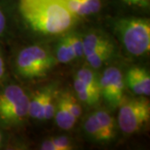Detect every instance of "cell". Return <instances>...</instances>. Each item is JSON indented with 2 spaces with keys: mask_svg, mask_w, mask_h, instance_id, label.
<instances>
[{
  "mask_svg": "<svg viewBox=\"0 0 150 150\" xmlns=\"http://www.w3.org/2000/svg\"><path fill=\"white\" fill-rule=\"evenodd\" d=\"M129 87L139 95L148 96L150 93V76L144 69L135 67L129 70L127 74Z\"/></svg>",
  "mask_w": 150,
  "mask_h": 150,
  "instance_id": "obj_6",
  "label": "cell"
},
{
  "mask_svg": "<svg viewBox=\"0 0 150 150\" xmlns=\"http://www.w3.org/2000/svg\"><path fill=\"white\" fill-rule=\"evenodd\" d=\"M71 47L74 50L75 59L83 56V38L77 34H69L67 36Z\"/></svg>",
  "mask_w": 150,
  "mask_h": 150,
  "instance_id": "obj_21",
  "label": "cell"
},
{
  "mask_svg": "<svg viewBox=\"0 0 150 150\" xmlns=\"http://www.w3.org/2000/svg\"><path fill=\"white\" fill-rule=\"evenodd\" d=\"M93 114L95 115L98 121L99 122L103 130L107 134L109 139H112L114 136V129H115L113 118L106 111L103 110H98Z\"/></svg>",
  "mask_w": 150,
  "mask_h": 150,
  "instance_id": "obj_18",
  "label": "cell"
},
{
  "mask_svg": "<svg viewBox=\"0 0 150 150\" xmlns=\"http://www.w3.org/2000/svg\"><path fill=\"white\" fill-rule=\"evenodd\" d=\"M112 50H113V46L112 43H110L107 46L99 48L96 51L93 52L89 55L86 56V59L91 67L94 69H98L101 67L103 64L111 56Z\"/></svg>",
  "mask_w": 150,
  "mask_h": 150,
  "instance_id": "obj_13",
  "label": "cell"
},
{
  "mask_svg": "<svg viewBox=\"0 0 150 150\" xmlns=\"http://www.w3.org/2000/svg\"><path fill=\"white\" fill-rule=\"evenodd\" d=\"M54 62L53 57L45 49L37 45L23 49L16 60L18 73L28 78L44 75L51 69Z\"/></svg>",
  "mask_w": 150,
  "mask_h": 150,
  "instance_id": "obj_3",
  "label": "cell"
},
{
  "mask_svg": "<svg viewBox=\"0 0 150 150\" xmlns=\"http://www.w3.org/2000/svg\"><path fill=\"white\" fill-rule=\"evenodd\" d=\"M149 118V103L142 99H131L121 105L118 123L123 132L134 134L144 127Z\"/></svg>",
  "mask_w": 150,
  "mask_h": 150,
  "instance_id": "obj_4",
  "label": "cell"
},
{
  "mask_svg": "<svg viewBox=\"0 0 150 150\" xmlns=\"http://www.w3.org/2000/svg\"><path fill=\"white\" fill-rule=\"evenodd\" d=\"M56 107L54 103V93L45 90V96L43 104V119H50L55 113Z\"/></svg>",
  "mask_w": 150,
  "mask_h": 150,
  "instance_id": "obj_20",
  "label": "cell"
},
{
  "mask_svg": "<svg viewBox=\"0 0 150 150\" xmlns=\"http://www.w3.org/2000/svg\"><path fill=\"white\" fill-rule=\"evenodd\" d=\"M101 94L112 105L122 103L123 97V78L121 71L111 67L104 70L99 81Z\"/></svg>",
  "mask_w": 150,
  "mask_h": 150,
  "instance_id": "obj_5",
  "label": "cell"
},
{
  "mask_svg": "<svg viewBox=\"0 0 150 150\" xmlns=\"http://www.w3.org/2000/svg\"><path fill=\"white\" fill-rule=\"evenodd\" d=\"M43 150H69L73 149L69 139L66 137H58L44 141L41 145Z\"/></svg>",
  "mask_w": 150,
  "mask_h": 150,
  "instance_id": "obj_19",
  "label": "cell"
},
{
  "mask_svg": "<svg viewBox=\"0 0 150 150\" xmlns=\"http://www.w3.org/2000/svg\"><path fill=\"white\" fill-rule=\"evenodd\" d=\"M5 24H6V19L4 15L2 10L0 9V35L3 33L4 28H5Z\"/></svg>",
  "mask_w": 150,
  "mask_h": 150,
  "instance_id": "obj_23",
  "label": "cell"
},
{
  "mask_svg": "<svg viewBox=\"0 0 150 150\" xmlns=\"http://www.w3.org/2000/svg\"><path fill=\"white\" fill-rule=\"evenodd\" d=\"M57 59L60 63H69L75 59L74 50L70 45L67 36L64 37L59 43L57 48Z\"/></svg>",
  "mask_w": 150,
  "mask_h": 150,
  "instance_id": "obj_17",
  "label": "cell"
},
{
  "mask_svg": "<svg viewBox=\"0 0 150 150\" xmlns=\"http://www.w3.org/2000/svg\"><path fill=\"white\" fill-rule=\"evenodd\" d=\"M45 91L38 92L32 99H29L28 115L33 118L43 120V104Z\"/></svg>",
  "mask_w": 150,
  "mask_h": 150,
  "instance_id": "obj_16",
  "label": "cell"
},
{
  "mask_svg": "<svg viewBox=\"0 0 150 150\" xmlns=\"http://www.w3.org/2000/svg\"><path fill=\"white\" fill-rule=\"evenodd\" d=\"M65 7L75 17H83L98 12L100 0H62Z\"/></svg>",
  "mask_w": 150,
  "mask_h": 150,
  "instance_id": "obj_7",
  "label": "cell"
},
{
  "mask_svg": "<svg viewBox=\"0 0 150 150\" xmlns=\"http://www.w3.org/2000/svg\"><path fill=\"white\" fill-rule=\"evenodd\" d=\"M1 143H2V134L0 133V144H1Z\"/></svg>",
  "mask_w": 150,
  "mask_h": 150,
  "instance_id": "obj_27",
  "label": "cell"
},
{
  "mask_svg": "<svg viewBox=\"0 0 150 150\" xmlns=\"http://www.w3.org/2000/svg\"><path fill=\"white\" fill-rule=\"evenodd\" d=\"M83 55L88 56L93 52L96 51L99 48L110 44V41L106 38L101 35H98L96 33H90L83 38Z\"/></svg>",
  "mask_w": 150,
  "mask_h": 150,
  "instance_id": "obj_11",
  "label": "cell"
},
{
  "mask_svg": "<svg viewBox=\"0 0 150 150\" xmlns=\"http://www.w3.org/2000/svg\"><path fill=\"white\" fill-rule=\"evenodd\" d=\"M4 74V60L0 56V79L3 78Z\"/></svg>",
  "mask_w": 150,
  "mask_h": 150,
  "instance_id": "obj_25",
  "label": "cell"
},
{
  "mask_svg": "<svg viewBox=\"0 0 150 150\" xmlns=\"http://www.w3.org/2000/svg\"><path fill=\"white\" fill-rule=\"evenodd\" d=\"M117 28L123 45L131 54L140 56L150 49V24L148 19L131 18L120 19Z\"/></svg>",
  "mask_w": 150,
  "mask_h": 150,
  "instance_id": "obj_2",
  "label": "cell"
},
{
  "mask_svg": "<svg viewBox=\"0 0 150 150\" xmlns=\"http://www.w3.org/2000/svg\"><path fill=\"white\" fill-rule=\"evenodd\" d=\"M20 11L33 30L44 34L64 32L76 18L62 0H20Z\"/></svg>",
  "mask_w": 150,
  "mask_h": 150,
  "instance_id": "obj_1",
  "label": "cell"
},
{
  "mask_svg": "<svg viewBox=\"0 0 150 150\" xmlns=\"http://www.w3.org/2000/svg\"><path fill=\"white\" fill-rule=\"evenodd\" d=\"M64 98L65 103H66V104H67L71 113L74 116L76 119H78L81 115V112H82L80 105L77 103V101L74 98V97L71 96L69 93L64 94Z\"/></svg>",
  "mask_w": 150,
  "mask_h": 150,
  "instance_id": "obj_22",
  "label": "cell"
},
{
  "mask_svg": "<svg viewBox=\"0 0 150 150\" xmlns=\"http://www.w3.org/2000/svg\"><path fill=\"white\" fill-rule=\"evenodd\" d=\"M56 107L57 108L55 109L54 114L56 117V123L58 124V126L60 129H64V130L72 129L77 119L69 111V108L65 103L64 96L59 99Z\"/></svg>",
  "mask_w": 150,
  "mask_h": 150,
  "instance_id": "obj_9",
  "label": "cell"
},
{
  "mask_svg": "<svg viewBox=\"0 0 150 150\" xmlns=\"http://www.w3.org/2000/svg\"><path fill=\"white\" fill-rule=\"evenodd\" d=\"M76 78L80 79L88 89H90L97 96H101V88L99 81L98 80L96 75L88 69H83L78 71Z\"/></svg>",
  "mask_w": 150,
  "mask_h": 150,
  "instance_id": "obj_12",
  "label": "cell"
},
{
  "mask_svg": "<svg viewBox=\"0 0 150 150\" xmlns=\"http://www.w3.org/2000/svg\"><path fill=\"white\" fill-rule=\"evenodd\" d=\"M84 129L87 131V133L89 135H91L95 139L99 140V141L109 140L108 136L103 130L94 114L88 117V118L86 120L84 123Z\"/></svg>",
  "mask_w": 150,
  "mask_h": 150,
  "instance_id": "obj_14",
  "label": "cell"
},
{
  "mask_svg": "<svg viewBox=\"0 0 150 150\" xmlns=\"http://www.w3.org/2000/svg\"><path fill=\"white\" fill-rule=\"evenodd\" d=\"M28 104L29 98L24 93L18 100L0 113V118L6 123L19 122L28 114Z\"/></svg>",
  "mask_w": 150,
  "mask_h": 150,
  "instance_id": "obj_8",
  "label": "cell"
},
{
  "mask_svg": "<svg viewBox=\"0 0 150 150\" xmlns=\"http://www.w3.org/2000/svg\"><path fill=\"white\" fill-rule=\"evenodd\" d=\"M125 3L129 4H131V5H134V1L133 0H123Z\"/></svg>",
  "mask_w": 150,
  "mask_h": 150,
  "instance_id": "obj_26",
  "label": "cell"
},
{
  "mask_svg": "<svg viewBox=\"0 0 150 150\" xmlns=\"http://www.w3.org/2000/svg\"><path fill=\"white\" fill-rule=\"evenodd\" d=\"M24 92L19 86L9 85L0 93V113L18 100Z\"/></svg>",
  "mask_w": 150,
  "mask_h": 150,
  "instance_id": "obj_10",
  "label": "cell"
},
{
  "mask_svg": "<svg viewBox=\"0 0 150 150\" xmlns=\"http://www.w3.org/2000/svg\"><path fill=\"white\" fill-rule=\"evenodd\" d=\"M134 5H138L140 7H148L149 0H133Z\"/></svg>",
  "mask_w": 150,
  "mask_h": 150,
  "instance_id": "obj_24",
  "label": "cell"
},
{
  "mask_svg": "<svg viewBox=\"0 0 150 150\" xmlns=\"http://www.w3.org/2000/svg\"><path fill=\"white\" fill-rule=\"evenodd\" d=\"M74 88L79 98L88 104H95L100 98V97L97 96L95 93L87 88V86L80 79L77 78H75L74 80Z\"/></svg>",
  "mask_w": 150,
  "mask_h": 150,
  "instance_id": "obj_15",
  "label": "cell"
}]
</instances>
